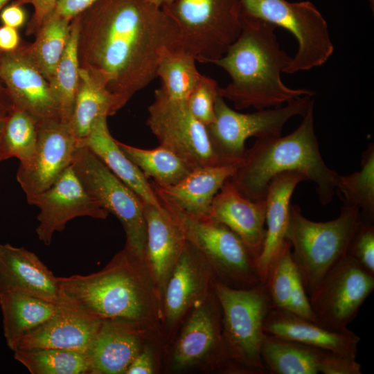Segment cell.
<instances>
[{
  "label": "cell",
  "mask_w": 374,
  "mask_h": 374,
  "mask_svg": "<svg viewBox=\"0 0 374 374\" xmlns=\"http://www.w3.org/2000/svg\"><path fill=\"white\" fill-rule=\"evenodd\" d=\"M162 205L178 222L187 241L206 260L215 280L235 289H249L262 283L256 257L229 227L209 217H196L170 205Z\"/></svg>",
  "instance_id": "obj_9"
},
{
  "label": "cell",
  "mask_w": 374,
  "mask_h": 374,
  "mask_svg": "<svg viewBox=\"0 0 374 374\" xmlns=\"http://www.w3.org/2000/svg\"><path fill=\"white\" fill-rule=\"evenodd\" d=\"M306 180L296 171L280 173L268 185L266 202L265 235L260 253L256 260L258 273L265 283L286 242L291 197L296 186Z\"/></svg>",
  "instance_id": "obj_22"
},
{
  "label": "cell",
  "mask_w": 374,
  "mask_h": 374,
  "mask_svg": "<svg viewBox=\"0 0 374 374\" xmlns=\"http://www.w3.org/2000/svg\"><path fill=\"white\" fill-rule=\"evenodd\" d=\"M336 189L344 204L357 206L361 220L373 223L374 220V145L364 152L361 169L348 175H339Z\"/></svg>",
  "instance_id": "obj_35"
},
{
  "label": "cell",
  "mask_w": 374,
  "mask_h": 374,
  "mask_svg": "<svg viewBox=\"0 0 374 374\" xmlns=\"http://www.w3.org/2000/svg\"><path fill=\"white\" fill-rule=\"evenodd\" d=\"M60 288L58 277L35 253L0 243V292H21L55 303Z\"/></svg>",
  "instance_id": "obj_23"
},
{
  "label": "cell",
  "mask_w": 374,
  "mask_h": 374,
  "mask_svg": "<svg viewBox=\"0 0 374 374\" xmlns=\"http://www.w3.org/2000/svg\"><path fill=\"white\" fill-rule=\"evenodd\" d=\"M209 217L235 233L256 257L265 235V199L252 201L243 197L227 179L212 202Z\"/></svg>",
  "instance_id": "obj_25"
},
{
  "label": "cell",
  "mask_w": 374,
  "mask_h": 374,
  "mask_svg": "<svg viewBox=\"0 0 374 374\" xmlns=\"http://www.w3.org/2000/svg\"><path fill=\"white\" fill-rule=\"evenodd\" d=\"M159 8H163L172 3L175 0H150Z\"/></svg>",
  "instance_id": "obj_49"
},
{
  "label": "cell",
  "mask_w": 374,
  "mask_h": 374,
  "mask_svg": "<svg viewBox=\"0 0 374 374\" xmlns=\"http://www.w3.org/2000/svg\"><path fill=\"white\" fill-rule=\"evenodd\" d=\"M70 35L66 49L48 81L60 119L67 123L72 114L79 78L78 57V25L71 21Z\"/></svg>",
  "instance_id": "obj_34"
},
{
  "label": "cell",
  "mask_w": 374,
  "mask_h": 374,
  "mask_svg": "<svg viewBox=\"0 0 374 374\" xmlns=\"http://www.w3.org/2000/svg\"><path fill=\"white\" fill-rule=\"evenodd\" d=\"M10 111L0 112V137L4 129Z\"/></svg>",
  "instance_id": "obj_48"
},
{
  "label": "cell",
  "mask_w": 374,
  "mask_h": 374,
  "mask_svg": "<svg viewBox=\"0 0 374 374\" xmlns=\"http://www.w3.org/2000/svg\"><path fill=\"white\" fill-rule=\"evenodd\" d=\"M314 102L312 96H303L285 106L244 114L231 109L224 98L218 96L215 104V119L206 128L220 163L238 164L247 150L244 144L247 139L280 136L286 122L294 116L303 117Z\"/></svg>",
  "instance_id": "obj_10"
},
{
  "label": "cell",
  "mask_w": 374,
  "mask_h": 374,
  "mask_svg": "<svg viewBox=\"0 0 374 374\" xmlns=\"http://www.w3.org/2000/svg\"><path fill=\"white\" fill-rule=\"evenodd\" d=\"M238 164L198 167L177 184L168 187L150 181L161 203L196 217H208L215 196L234 174Z\"/></svg>",
  "instance_id": "obj_24"
},
{
  "label": "cell",
  "mask_w": 374,
  "mask_h": 374,
  "mask_svg": "<svg viewBox=\"0 0 374 374\" xmlns=\"http://www.w3.org/2000/svg\"><path fill=\"white\" fill-rule=\"evenodd\" d=\"M300 274L286 240L267 278V286L274 308L287 310L296 278Z\"/></svg>",
  "instance_id": "obj_38"
},
{
  "label": "cell",
  "mask_w": 374,
  "mask_h": 374,
  "mask_svg": "<svg viewBox=\"0 0 374 374\" xmlns=\"http://www.w3.org/2000/svg\"><path fill=\"white\" fill-rule=\"evenodd\" d=\"M361 222L359 208L344 204L340 215L328 222L305 217L297 205L290 204L286 240L307 293L347 255L354 232Z\"/></svg>",
  "instance_id": "obj_6"
},
{
  "label": "cell",
  "mask_w": 374,
  "mask_h": 374,
  "mask_svg": "<svg viewBox=\"0 0 374 374\" xmlns=\"http://www.w3.org/2000/svg\"><path fill=\"white\" fill-rule=\"evenodd\" d=\"M163 373L247 374L232 359L224 343L215 290L181 324L166 348Z\"/></svg>",
  "instance_id": "obj_5"
},
{
  "label": "cell",
  "mask_w": 374,
  "mask_h": 374,
  "mask_svg": "<svg viewBox=\"0 0 374 374\" xmlns=\"http://www.w3.org/2000/svg\"><path fill=\"white\" fill-rule=\"evenodd\" d=\"M101 321L60 285L53 315L22 338L14 350L27 348H54L87 353Z\"/></svg>",
  "instance_id": "obj_17"
},
{
  "label": "cell",
  "mask_w": 374,
  "mask_h": 374,
  "mask_svg": "<svg viewBox=\"0 0 374 374\" xmlns=\"http://www.w3.org/2000/svg\"><path fill=\"white\" fill-rule=\"evenodd\" d=\"M146 244L144 261L161 296L167 280L187 240L181 226L163 206L144 204Z\"/></svg>",
  "instance_id": "obj_20"
},
{
  "label": "cell",
  "mask_w": 374,
  "mask_h": 374,
  "mask_svg": "<svg viewBox=\"0 0 374 374\" xmlns=\"http://www.w3.org/2000/svg\"><path fill=\"white\" fill-rule=\"evenodd\" d=\"M13 105L8 91L0 81V112L10 111Z\"/></svg>",
  "instance_id": "obj_47"
},
{
  "label": "cell",
  "mask_w": 374,
  "mask_h": 374,
  "mask_svg": "<svg viewBox=\"0 0 374 374\" xmlns=\"http://www.w3.org/2000/svg\"><path fill=\"white\" fill-rule=\"evenodd\" d=\"M9 0H0V11Z\"/></svg>",
  "instance_id": "obj_50"
},
{
  "label": "cell",
  "mask_w": 374,
  "mask_h": 374,
  "mask_svg": "<svg viewBox=\"0 0 374 374\" xmlns=\"http://www.w3.org/2000/svg\"><path fill=\"white\" fill-rule=\"evenodd\" d=\"M39 209L37 235L44 244H51L55 232L78 217L105 220L109 212L85 189L72 165L46 190L27 200Z\"/></svg>",
  "instance_id": "obj_16"
},
{
  "label": "cell",
  "mask_w": 374,
  "mask_h": 374,
  "mask_svg": "<svg viewBox=\"0 0 374 374\" xmlns=\"http://www.w3.org/2000/svg\"><path fill=\"white\" fill-rule=\"evenodd\" d=\"M58 0H15L13 3L22 6L31 4L34 8L33 15L27 24L26 34L35 35L43 22L54 11Z\"/></svg>",
  "instance_id": "obj_43"
},
{
  "label": "cell",
  "mask_w": 374,
  "mask_h": 374,
  "mask_svg": "<svg viewBox=\"0 0 374 374\" xmlns=\"http://www.w3.org/2000/svg\"><path fill=\"white\" fill-rule=\"evenodd\" d=\"M148 111L147 125L160 145L193 168L222 165L213 150L206 126L193 116L186 100L170 98L159 88L155 90Z\"/></svg>",
  "instance_id": "obj_13"
},
{
  "label": "cell",
  "mask_w": 374,
  "mask_h": 374,
  "mask_svg": "<svg viewBox=\"0 0 374 374\" xmlns=\"http://www.w3.org/2000/svg\"><path fill=\"white\" fill-rule=\"evenodd\" d=\"M0 81L13 106L28 112L37 125L60 120L49 83L25 53L24 42L13 51L2 53Z\"/></svg>",
  "instance_id": "obj_19"
},
{
  "label": "cell",
  "mask_w": 374,
  "mask_h": 374,
  "mask_svg": "<svg viewBox=\"0 0 374 374\" xmlns=\"http://www.w3.org/2000/svg\"><path fill=\"white\" fill-rule=\"evenodd\" d=\"M72 167L87 191L121 222L126 238L124 248L144 260L146 222L143 201L86 147L77 148Z\"/></svg>",
  "instance_id": "obj_12"
},
{
  "label": "cell",
  "mask_w": 374,
  "mask_h": 374,
  "mask_svg": "<svg viewBox=\"0 0 374 374\" xmlns=\"http://www.w3.org/2000/svg\"><path fill=\"white\" fill-rule=\"evenodd\" d=\"M347 255L374 276V226L361 220L349 243Z\"/></svg>",
  "instance_id": "obj_40"
},
{
  "label": "cell",
  "mask_w": 374,
  "mask_h": 374,
  "mask_svg": "<svg viewBox=\"0 0 374 374\" xmlns=\"http://www.w3.org/2000/svg\"><path fill=\"white\" fill-rule=\"evenodd\" d=\"M323 374H361L356 357L328 351L320 368Z\"/></svg>",
  "instance_id": "obj_42"
},
{
  "label": "cell",
  "mask_w": 374,
  "mask_h": 374,
  "mask_svg": "<svg viewBox=\"0 0 374 374\" xmlns=\"http://www.w3.org/2000/svg\"><path fill=\"white\" fill-rule=\"evenodd\" d=\"M17 28L2 25L0 26V51L8 53L17 49L21 44Z\"/></svg>",
  "instance_id": "obj_46"
},
{
  "label": "cell",
  "mask_w": 374,
  "mask_h": 374,
  "mask_svg": "<svg viewBox=\"0 0 374 374\" xmlns=\"http://www.w3.org/2000/svg\"><path fill=\"white\" fill-rule=\"evenodd\" d=\"M196 60L184 51H164L159 60L157 75L162 81L161 89L170 98L186 100L202 74Z\"/></svg>",
  "instance_id": "obj_37"
},
{
  "label": "cell",
  "mask_w": 374,
  "mask_h": 374,
  "mask_svg": "<svg viewBox=\"0 0 374 374\" xmlns=\"http://www.w3.org/2000/svg\"><path fill=\"white\" fill-rule=\"evenodd\" d=\"M263 328L269 335L353 357H356L360 341L349 329L332 330L290 311L274 308L267 315Z\"/></svg>",
  "instance_id": "obj_26"
},
{
  "label": "cell",
  "mask_w": 374,
  "mask_h": 374,
  "mask_svg": "<svg viewBox=\"0 0 374 374\" xmlns=\"http://www.w3.org/2000/svg\"><path fill=\"white\" fill-rule=\"evenodd\" d=\"M38 126L37 148L31 161L19 166L17 180L29 199L48 188L72 165L77 141L60 120Z\"/></svg>",
  "instance_id": "obj_18"
},
{
  "label": "cell",
  "mask_w": 374,
  "mask_h": 374,
  "mask_svg": "<svg viewBox=\"0 0 374 374\" xmlns=\"http://www.w3.org/2000/svg\"><path fill=\"white\" fill-rule=\"evenodd\" d=\"M117 143L143 175L161 187L177 184L194 169L184 159L160 145L157 148L147 150L118 141Z\"/></svg>",
  "instance_id": "obj_31"
},
{
  "label": "cell",
  "mask_w": 374,
  "mask_h": 374,
  "mask_svg": "<svg viewBox=\"0 0 374 374\" xmlns=\"http://www.w3.org/2000/svg\"><path fill=\"white\" fill-rule=\"evenodd\" d=\"M38 139V126L26 111L13 106L0 137V161L11 158L19 166L28 165L33 158Z\"/></svg>",
  "instance_id": "obj_36"
},
{
  "label": "cell",
  "mask_w": 374,
  "mask_h": 374,
  "mask_svg": "<svg viewBox=\"0 0 374 374\" xmlns=\"http://www.w3.org/2000/svg\"><path fill=\"white\" fill-rule=\"evenodd\" d=\"M166 350L161 338L150 339L130 364L125 374H158L163 372Z\"/></svg>",
  "instance_id": "obj_41"
},
{
  "label": "cell",
  "mask_w": 374,
  "mask_h": 374,
  "mask_svg": "<svg viewBox=\"0 0 374 374\" xmlns=\"http://www.w3.org/2000/svg\"><path fill=\"white\" fill-rule=\"evenodd\" d=\"M70 24L68 19L53 12L35 35L34 42L24 43L25 53L48 82L66 49Z\"/></svg>",
  "instance_id": "obj_32"
},
{
  "label": "cell",
  "mask_w": 374,
  "mask_h": 374,
  "mask_svg": "<svg viewBox=\"0 0 374 374\" xmlns=\"http://www.w3.org/2000/svg\"><path fill=\"white\" fill-rule=\"evenodd\" d=\"M242 11L251 17L290 31L298 51L284 73L292 74L324 64L334 52L328 24L309 1L240 0Z\"/></svg>",
  "instance_id": "obj_11"
},
{
  "label": "cell",
  "mask_w": 374,
  "mask_h": 374,
  "mask_svg": "<svg viewBox=\"0 0 374 374\" xmlns=\"http://www.w3.org/2000/svg\"><path fill=\"white\" fill-rule=\"evenodd\" d=\"M121 108L118 101L104 87L80 69L73 111L67 123L78 144L88 136L98 118L113 116Z\"/></svg>",
  "instance_id": "obj_30"
},
{
  "label": "cell",
  "mask_w": 374,
  "mask_h": 374,
  "mask_svg": "<svg viewBox=\"0 0 374 374\" xmlns=\"http://www.w3.org/2000/svg\"><path fill=\"white\" fill-rule=\"evenodd\" d=\"M328 351L265 332L260 356L266 373L317 374Z\"/></svg>",
  "instance_id": "obj_29"
},
{
  "label": "cell",
  "mask_w": 374,
  "mask_h": 374,
  "mask_svg": "<svg viewBox=\"0 0 374 374\" xmlns=\"http://www.w3.org/2000/svg\"><path fill=\"white\" fill-rule=\"evenodd\" d=\"M214 280L206 260L187 241L161 296L162 337L166 350L186 317L214 291Z\"/></svg>",
  "instance_id": "obj_15"
},
{
  "label": "cell",
  "mask_w": 374,
  "mask_h": 374,
  "mask_svg": "<svg viewBox=\"0 0 374 374\" xmlns=\"http://www.w3.org/2000/svg\"><path fill=\"white\" fill-rule=\"evenodd\" d=\"M14 358L31 374H89L86 353L54 348H19Z\"/></svg>",
  "instance_id": "obj_33"
},
{
  "label": "cell",
  "mask_w": 374,
  "mask_h": 374,
  "mask_svg": "<svg viewBox=\"0 0 374 374\" xmlns=\"http://www.w3.org/2000/svg\"><path fill=\"white\" fill-rule=\"evenodd\" d=\"M107 117L98 118L88 136L78 144L93 152L121 181L132 189L145 204L161 206L151 181L119 148L112 136Z\"/></svg>",
  "instance_id": "obj_27"
},
{
  "label": "cell",
  "mask_w": 374,
  "mask_h": 374,
  "mask_svg": "<svg viewBox=\"0 0 374 374\" xmlns=\"http://www.w3.org/2000/svg\"><path fill=\"white\" fill-rule=\"evenodd\" d=\"M369 3L371 9L372 10L373 12H374V0H367Z\"/></svg>",
  "instance_id": "obj_51"
},
{
  "label": "cell",
  "mask_w": 374,
  "mask_h": 374,
  "mask_svg": "<svg viewBox=\"0 0 374 374\" xmlns=\"http://www.w3.org/2000/svg\"><path fill=\"white\" fill-rule=\"evenodd\" d=\"M374 289V276L346 255L335 265L309 293L319 325L344 331Z\"/></svg>",
  "instance_id": "obj_14"
},
{
  "label": "cell",
  "mask_w": 374,
  "mask_h": 374,
  "mask_svg": "<svg viewBox=\"0 0 374 374\" xmlns=\"http://www.w3.org/2000/svg\"><path fill=\"white\" fill-rule=\"evenodd\" d=\"M313 108L314 105L290 134L257 139L253 146L246 150L229 178L243 197L252 201L263 199L274 177L296 171L317 185L321 204L327 205L332 201L339 174L327 166L321 155L314 128Z\"/></svg>",
  "instance_id": "obj_4"
},
{
  "label": "cell",
  "mask_w": 374,
  "mask_h": 374,
  "mask_svg": "<svg viewBox=\"0 0 374 374\" xmlns=\"http://www.w3.org/2000/svg\"><path fill=\"white\" fill-rule=\"evenodd\" d=\"M97 0H58L53 13L71 21Z\"/></svg>",
  "instance_id": "obj_44"
},
{
  "label": "cell",
  "mask_w": 374,
  "mask_h": 374,
  "mask_svg": "<svg viewBox=\"0 0 374 374\" xmlns=\"http://www.w3.org/2000/svg\"><path fill=\"white\" fill-rule=\"evenodd\" d=\"M3 330L7 346L14 350L19 341L45 323L55 303L17 291L0 292Z\"/></svg>",
  "instance_id": "obj_28"
},
{
  "label": "cell",
  "mask_w": 374,
  "mask_h": 374,
  "mask_svg": "<svg viewBox=\"0 0 374 374\" xmlns=\"http://www.w3.org/2000/svg\"><path fill=\"white\" fill-rule=\"evenodd\" d=\"M0 19L3 25L18 29L25 23L26 13L21 6L12 3L1 11Z\"/></svg>",
  "instance_id": "obj_45"
},
{
  "label": "cell",
  "mask_w": 374,
  "mask_h": 374,
  "mask_svg": "<svg viewBox=\"0 0 374 374\" xmlns=\"http://www.w3.org/2000/svg\"><path fill=\"white\" fill-rule=\"evenodd\" d=\"M222 311V335L232 359L247 374L266 373L260 356L265 319L273 308L265 283L235 289L214 280Z\"/></svg>",
  "instance_id": "obj_8"
},
{
  "label": "cell",
  "mask_w": 374,
  "mask_h": 374,
  "mask_svg": "<svg viewBox=\"0 0 374 374\" xmlns=\"http://www.w3.org/2000/svg\"><path fill=\"white\" fill-rule=\"evenodd\" d=\"M276 26L242 11L241 32L220 59L212 62L226 71L231 82L219 87V96L233 103L236 109L275 108L295 98L314 95L306 89H292L280 75L292 57L280 48Z\"/></svg>",
  "instance_id": "obj_2"
},
{
  "label": "cell",
  "mask_w": 374,
  "mask_h": 374,
  "mask_svg": "<svg viewBox=\"0 0 374 374\" xmlns=\"http://www.w3.org/2000/svg\"><path fill=\"white\" fill-rule=\"evenodd\" d=\"M153 337L161 338L132 323L102 320L87 353L89 374H125L145 343Z\"/></svg>",
  "instance_id": "obj_21"
},
{
  "label": "cell",
  "mask_w": 374,
  "mask_h": 374,
  "mask_svg": "<svg viewBox=\"0 0 374 374\" xmlns=\"http://www.w3.org/2000/svg\"><path fill=\"white\" fill-rule=\"evenodd\" d=\"M219 87L214 79L202 75L186 100L191 114L206 126L215 119V104L219 96Z\"/></svg>",
  "instance_id": "obj_39"
},
{
  "label": "cell",
  "mask_w": 374,
  "mask_h": 374,
  "mask_svg": "<svg viewBox=\"0 0 374 374\" xmlns=\"http://www.w3.org/2000/svg\"><path fill=\"white\" fill-rule=\"evenodd\" d=\"M58 278L62 288L98 319L132 323L163 339L158 290L145 261L125 248L98 271Z\"/></svg>",
  "instance_id": "obj_3"
},
{
  "label": "cell",
  "mask_w": 374,
  "mask_h": 374,
  "mask_svg": "<svg viewBox=\"0 0 374 374\" xmlns=\"http://www.w3.org/2000/svg\"><path fill=\"white\" fill-rule=\"evenodd\" d=\"M1 54H2V53L0 51V59H1Z\"/></svg>",
  "instance_id": "obj_52"
},
{
  "label": "cell",
  "mask_w": 374,
  "mask_h": 374,
  "mask_svg": "<svg viewBox=\"0 0 374 374\" xmlns=\"http://www.w3.org/2000/svg\"><path fill=\"white\" fill-rule=\"evenodd\" d=\"M74 18L80 69L122 107L157 77L164 51H183L176 24L150 0H97Z\"/></svg>",
  "instance_id": "obj_1"
},
{
  "label": "cell",
  "mask_w": 374,
  "mask_h": 374,
  "mask_svg": "<svg viewBox=\"0 0 374 374\" xmlns=\"http://www.w3.org/2000/svg\"><path fill=\"white\" fill-rule=\"evenodd\" d=\"M161 8L178 28L182 51L202 63L222 57L241 32L240 0H175Z\"/></svg>",
  "instance_id": "obj_7"
}]
</instances>
